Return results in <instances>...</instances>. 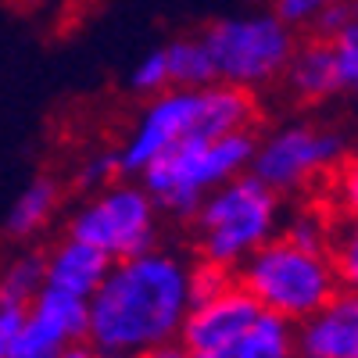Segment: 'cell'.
<instances>
[{"label":"cell","mask_w":358,"mask_h":358,"mask_svg":"<svg viewBox=\"0 0 358 358\" xmlns=\"http://www.w3.org/2000/svg\"><path fill=\"white\" fill-rule=\"evenodd\" d=\"M190 312V258L147 248L111 262L104 283L86 301V344L97 358H140L179 341Z\"/></svg>","instance_id":"6da1fadb"},{"label":"cell","mask_w":358,"mask_h":358,"mask_svg":"<svg viewBox=\"0 0 358 358\" xmlns=\"http://www.w3.org/2000/svg\"><path fill=\"white\" fill-rule=\"evenodd\" d=\"M258 115H262L258 97L241 86L229 83L169 86L143 101L129 133L115 147L118 172L140 176L151 162H158L162 155H169L172 147L187 140H212L236 129H255Z\"/></svg>","instance_id":"7a4b0ae2"},{"label":"cell","mask_w":358,"mask_h":358,"mask_svg":"<svg viewBox=\"0 0 358 358\" xmlns=\"http://www.w3.org/2000/svg\"><path fill=\"white\" fill-rule=\"evenodd\" d=\"M197 258L236 273L251 251L283 226V197L255 172H241L208 194L190 215Z\"/></svg>","instance_id":"3957f363"},{"label":"cell","mask_w":358,"mask_h":358,"mask_svg":"<svg viewBox=\"0 0 358 358\" xmlns=\"http://www.w3.org/2000/svg\"><path fill=\"white\" fill-rule=\"evenodd\" d=\"M233 276L265 312H273L294 326L308 319L319 305H326L341 290L334 255L294 244L283 233L268 236L258 251H251L236 265Z\"/></svg>","instance_id":"277c9868"},{"label":"cell","mask_w":358,"mask_h":358,"mask_svg":"<svg viewBox=\"0 0 358 358\" xmlns=\"http://www.w3.org/2000/svg\"><path fill=\"white\" fill-rule=\"evenodd\" d=\"M255 143H258L255 129H236L212 140H187L172 147L169 155H162L158 162H151L136 179L155 197L162 215L190 219L197 204L215 187L251 169Z\"/></svg>","instance_id":"5b68a950"},{"label":"cell","mask_w":358,"mask_h":358,"mask_svg":"<svg viewBox=\"0 0 358 358\" xmlns=\"http://www.w3.org/2000/svg\"><path fill=\"white\" fill-rule=\"evenodd\" d=\"M215 65V83L241 86L248 94L276 86L297 47V29L287 25L273 8L241 11L215 18L201 33Z\"/></svg>","instance_id":"8992f818"},{"label":"cell","mask_w":358,"mask_h":358,"mask_svg":"<svg viewBox=\"0 0 358 358\" xmlns=\"http://www.w3.org/2000/svg\"><path fill=\"white\" fill-rule=\"evenodd\" d=\"M158 226H162V212L155 197L143 190L136 176H126V179H111L101 190H90L72 208L65 233L94 244L111 262H118L155 248Z\"/></svg>","instance_id":"52a82bcc"},{"label":"cell","mask_w":358,"mask_h":358,"mask_svg":"<svg viewBox=\"0 0 358 358\" xmlns=\"http://www.w3.org/2000/svg\"><path fill=\"white\" fill-rule=\"evenodd\" d=\"M348 151H351L348 136L334 126L283 122L258 136L248 172H255L280 197H297L319 187L322 179H330V172L341 165Z\"/></svg>","instance_id":"ba28073f"},{"label":"cell","mask_w":358,"mask_h":358,"mask_svg":"<svg viewBox=\"0 0 358 358\" xmlns=\"http://www.w3.org/2000/svg\"><path fill=\"white\" fill-rule=\"evenodd\" d=\"M86 341V297L43 287L25 308L8 358H62Z\"/></svg>","instance_id":"9c48e42d"},{"label":"cell","mask_w":358,"mask_h":358,"mask_svg":"<svg viewBox=\"0 0 358 358\" xmlns=\"http://www.w3.org/2000/svg\"><path fill=\"white\" fill-rule=\"evenodd\" d=\"M258 312H262V305L233 276L222 290L190 305V312L183 319V330H179V344L190 355L212 351V348L226 344L229 337H236L244 326H251L258 319Z\"/></svg>","instance_id":"30bf717a"},{"label":"cell","mask_w":358,"mask_h":358,"mask_svg":"<svg viewBox=\"0 0 358 358\" xmlns=\"http://www.w3.org/2000/svg\"><path fill=\"white\" fill-rule=\"evenodd\" d=\"M297 358H358V290L341 287L294 326Z\"/></svg>","instance_id":"8fae6325"},{"label":"cell","mask_w":358,"mask_h":358,"mask_svg":"<svg viewBox=\"0 0 358 358\" xmlns=\"http://www.w3.org/2000/svg\"><path fill=\"white\" fill-rule=\"evenodd\" d=\"M283 83H287V94L308 108L341 97L348 90V79H344V65H341L334 40L330 36L297 40L290 62H287V72H283Z\"/></svg>","instance_id":"7c38bea8"},{"label":"cell","mask_w":358,"mask_h":358,"mask_svg":"<svg viewBox=\"0 0 358 358\" xmlns=\"http://www.w3.org/2000/svg\"><path fill=\"white\" fill-rule=\"evenodd\" d=\"M108 268H111V258L104 251L65 233L62 241L43 251V287L65 290L90 301V294L104 283Z\"/></svg>","instance_id":"4fadbf2b"},{"label":"cell","mask_w":358,"mask_h":358,"mask_svg":"<svg viewBox=\"0 0 358 358\" xmlns=\"http://www.w3.org/2000/svg\"><path fill=\"white\" fill-rule=\"evenodd\" d=\"M190 358H297V341H294V322L273 315V312H258L251 326H244L236 337L226 344L201 351Z\"/></svg>","instance_id":"5bb4252c"},{"label":"cell","mask_w":358,"mask_h":358,"mask_svg":"<svg viewBox=\"0 0 358 358\" xmlns=\"http://www.w3.org/2000/svg\"><path fill=\"white\" fill-rule=\"evenodd\" d=\"M57 208H62V183L54 176L29 179L4 212V236L15 244L33 241V236H40L54 222Z\"/></svg>","instance_id":"9a60e30c"},{"label":"cell","mask_w":358,"mask_h":358,"mask_svg":"<svg viewBox=\"0 0 358 358\" xmlns=\"http://www.w3.org/2000/svg\"><path fill=\"white\" fill-rule=\"evenodd\" d=\"M40 290H43V255L40 251H15L8 262H0V305L29 308Z\"/></svg>","instance_id":"2e32d148"},{"label":"cell","mask_w":358,"mask_h":358,"mask_svg":"<svg viewBox=\"0 0 358 358\" xmlns=\"http://www.w3.org/2000/svg\"><path fill=\"white\" fill-rule=\"evenodd\" d=\"M165 65H169V86H208L215 83V65L201 36H179L162 43Z\"/></svg>","instance_id":"e0dca14e"},{"label":"cell","mask_w":358,"mask_h":358,"mask_svg":"<svg viewBox=\"0 0 358 358\" xmlns=\"http://www.w3.org/2000/svg\"><path fill=\"white\" fill-rule=\"evenodd\" d=\"M334 229H337V222L330 219V212H326L322 204H301V208H294V212L283 219V226H280V233L290 236L294 244L319 248V251H330Z\"/></svg>","instance_id":"ac0fdd59"},{"label":"cell","mask_w":358,"mask_h":358,"mask_svg":"<svg viewBox=\"0 0 358 358\" xmlns=\"http://www.w3.org/2000/svg\"><path fill=\"white\" fill-rule=\"evenodd\" d=\"M330 255H334V265H337L341 287L358 290V212L355 215H341V222L334 229Z\"/></svg>","instance_id":"d6986e66"},{"label":"cell","mask_w":358,"mask_h":358,"mask_svg":"<svg viewBox=\"0 0 358 358\" xmlns=\"http://www.w3.org/2000/svg\"><path fill=\"white\" fill-rule=\"evenodd\" d=\"M129 90L140 97H155L162 90H169V65H165V47L147 50L136 57V65L129 69Z\"/></svg>","instance_id":"ffe728a7"},{"label":"cell","mask_w":358,"mask_h":358,"mask_svg":"<svg viewBox=\"0 0 358 358\" xmlns=\"http://www.w3.org/2000/svg\"><path fill=\"white\" fill-rule=\"evenodd\" d=\"M330 204L341 215H355L358 212V151L344 155L341 165L330 172Z\"/></svg>","instance_id":"44dd1931"},{"label":"cell","mask_w":358,"mask_h":358,"mask_svg":"<svg viewBox=\"0 0 358 358\" xmlns=\"http://www.w3.org/2000/svg\"><path fill=\"white\" fill-rule=\"evenodd\" d=\"M118 176H122L118 172V151L115 147H101V151H90L76 165V187L90 194V190H101L104 183H111Z\"/></svg>","instance_id":"7402d4cb"},{"label":"cell","mask_w":358,"mask_h":358,"mask_svg":"<svg viewBox=\"0 0 358 358\" xmlns=\"http://www.w3.org/2000/svg\"><path fill=\"white\" fill-rule=\"evenodd\" d=\"M326 4H330V0H268V8H273L287 25H294L297 33H301V29H312Z\"/></svg>","instance_id":"603a6c76"},{"label":"cell","mask_w":358,"mask_h":358,"mask_svg":"<svg viewBox=\"0 0 358 358\" xmlns=\"http://www.w3.org/2000/svg\"><path fill=\"white\" fill-rule=\"evenodd\" d=\"M22 315H25V308L0 305V358H8V351H11V344H15V337H18Z\"/></svg>","instance_id":"cb8c5ba5"},{"label":"cell","mask_w":358,"mask_h":358,"mask_svg":"<svg viewBox=\"0 0 358 358\" xmlns=\"http://www.w3.org/2000/svg\"><path fill=\"white\" fill-rule=\"evenodd\" d=\"M140 358H190V351L179 344V341H172V344H162V348H151V351H143Z\"/></svg>","instance_id":"d4e9b609"},{"label":"cell","mask_w":358,"mask_h":358,"mask_svg":"<svg viewBox=\"0 0 358 358\" xmlns=\"http://www.w3.org/2000/svg\"><path fill=\"white\" fill-rule=\"evenodd\" d=\"M344 79H348V94L358 97V54L344 62Z\"/></svg>","instance_id":"484cf974"},{"label":"cell","mask_w":358,"mask_h":358,"mask_svg":"<svg viewBox=\"0 0 358 358\" xmlns=\"http://www.w3.org/2000/svg\"><path fill=\"white\" fill-rule=\"evenodd\" d=\"M62 358H97V355H94V348H90L86 341H79V344H72Z\"/></svg>","instance_id":"4316f807"},{"label":"cell","mask_w":358,"mask_h":358,"mask_svg":"<svg viewBox=\"0 0 358 358\" xmlns=\"http://www.w3.org/2000/svg\"><path fill=\"white\" fill-rule=\"evenodd\" d=\"M8 4H15V8H36V4H43V0H8Z\"/></svg>","instance_id":"83f0119b"}]
</instances>
